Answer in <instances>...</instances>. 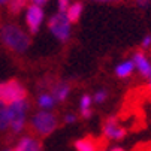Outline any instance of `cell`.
Segmentation results:
<instances>
[{
	"instance_id": "27",
	"label": "cell",
	"mask_w": 151,
	"mask_h": 151,
	"mask_svg": "<svg viewBox=\"0 0 151 151\" xmlns=\"http://www.w3.org/2000/svg\"><path fill=\"white\" fill-rule=\"evenodd\" d=\"M147 78H148V79L151 81V70H150V73H148V76H147Z\"/></svg>"
},
{
	"instance_id": "28",
	"label": "cell",
	"mask_w": 151,
	"mask_h": 151,
	"mask_svg": "<svg viewBox=\"0 0 151 151\" xmlns=\"http://www.w3.org/2000/svg\"><path fill=\"white\" fill-rule=\"evenodd\" d=\"M106 2H120V0H106Z\"/></svg>"
},
{
	"instance_id": "16",
	"label": "cell",
	"mask_w": 151,
	"mask_h": 151,
	"mask_svg": "<svg viewBox=\"0 0 151 151\" xmlns=\"http://www.w3.org/2000/svg\"><path fill=\"white\" fill-rule=\"evenodd\" d=\"M27 2L29 0H11L8 3V11L11 15H17L23 11L24 8H27Z\"/></svg>"
},
{
	"instance_id": "6",
	"label": "cell",
	"mask_w": 151,
	"mask_h": 151,
	"mask_svg": "<svg viewBox=\"0 0 151 151\" xmlns=\"http://www.w3.org/2000/svg\"><path fill=\"white\" fill-rule=\"evenodd\" d=\"M45 19V14H44V9L42 6H37V5H30L27 6V11H26V26L29 29V32L32 35H36L39 30H40V26Z\"/></svg>"
},
{
	"instance_id": "14",
	"label": "cell",
	"mask_w": 151,
	"mask_h": 151,
	"mask_svg": "<svg viewBox=\"0 0 151 151\" xmlns=\"http://www.w3.org/2000/svg\"><path fill=\"white\" fill-rule=\"evenodd\" d=\"M76 151H97V144L93 138H81L75 142Z\"/></svg>"
},
{
	"instance_id": "29",
	"label": "cell",
	"mask_w": 151,
	"mask_h": 151,
	"mask_svg": "<svg viewBox=\"0 0 151 151\" xmlns=\"http://www.w3.org/2000/svg\"><path fill=\"white\" fill-rule=\"evenodd\" d=\"M148 88H150V90H151V81H150V82H148Z\"/></svg>"
},
{
	"instance_id": "12",
	"label": "cell",
	"mask_w": 151,
	"mask_h": 151,
	"mask_svg": "<svg viewBox=\"0 0 151 151\" xmlns=\"http://www.w3.org/2000/svg\"><path fill=\"white\" fill-rule=\"evenodd\" d=\"M135 70V64H133V60H124L121 63L117 64L115 68V75L118 78H129Z\"/></svg>"
},
{
	"instance_id": "26",
	"label": "cell",
	"mask_w": 151,
	"mask_h": 151,
	"mask_svg": "<svg viewBox=\"0 0 151 151\" xmlns=\"http://www.w3.org/2000/svg\"><path fill=\"white\" fill-rule=\"evenodd\" d=\"M2 151H14V148H5V150H2Z\"/></svg>"
},
{
	"instance_id": "20",
	"label": "cell",
	"mask_w": 151,
	"mask_h": 151,
	"mask_svg": "<svg viewBox=\"0 0 151 151\" xmlns=\"http://www.w3.org/2000/svg\"><path fill=\"white\" fill-rule=\"evenodd\" d=\"M75 121H76V115L75 114L69 112V114L64 115V123H66V124H73Z\"/></svg>"
},
{
	"instance_id": "22",
	"label": "cell",
	"mask_w": 151,
	"mask_h": 151,
	"mask_svg": "<svg viewBox=\"0 0 151 151\" xmlns=\"http://www.w3.org/2000/svg\"><path fill=\"white\" fill-rule=\"evenodd\" d=\"M30 2H32V5L44 6V5H47V2H48V0H30Z\"/></svg>"
},
{
	"instance_id": "17",
	"label": "cell",
	"mask_w": 151,
	"mask_h": 151,
	"mask_svg": "<svg viewBox=\"0 0 151 151\" xmlns=\"http://www.w3.org/2000/svg\"><path fill=\"white\" fill-rule=\"evenodd\" d=\"M108 99V91L106 90H97L93 96V102L94 103H103Z\"/></svg>"
},
{
	"instance_id": "30",
	"label": "cell",
	"mask_w": 151,
	"mask_h": 151,
	"mask_svg": "<svg viewBox=\"0 0 151 151\" xmlns=\"http://www.w3.org/2000/svg\"><path fill=\"white\" fill-rule=\"evenodd\" d=\"M94 2H106V0H94Z\"/></svg>"
},
{
	"instance_id": "21",
	"label": "cell",
	"mask_w": 151,
	"mask_h": 151,
	"mask_svg": "<svg viewBox=\"0 0 151 151\" xmlns=\"http://www.w3.org/2000/svg\"><path fill=\"white\" fill-rule=\"evenodd\" d=\"M142 48H150L151 47V35H147L142 37V42H141Z\"/></svg>"
},
{
	"instance_id": "4",
	"label": "cell",
	"mask_w": 151,
	"mask_h": 151,
	"mask_svg": "<svg viewBox=\"0 0 151 151\" xmlns=\"http://www.w3.org/2000/svg\"><path fill=\"white\" fill-rule=\"evenodd\" d=\"M48 30L58 42H68L72 32V23L69 21L66 12H57L48 21Z\"/></svg>"
},
{
	"instance_id": "1",
	"label": "cell",
	"mask_w": 151,
	"mask_h": 151,
	"mask_svg": "<svg viewBox=\"0 0 151 151\" xmlns=\"http://www.w3.org/2000/svg\"><path fill=\"white\" fill-rule=\"evenodd\" d=\"M0 40L11 52L15 54H24L32 44L30 35L14 23H8L2 26V29H0Z\"/></svg>"
},
{
	"instance_id": "3",
	"label": "cell",
	"mask_w": 151,
	"mask_h": 151,
	"mask_svg": "<svg viewBox=\"0 0 151 151\" xmlns=\"http://www.w3.org/2000/svg\"><path fill=\"white\" fill-rule=\"evenodd\" d=\"M27 99V88L18 79H9L0 82V102L5 105H12L19 100Z\"/></svg>"
},
{
	"instance_id": "9",
	"label": "cell",
	"mask_w": 151,
	"mask_h": 151,
	"mask_svg": "<svg viewBox=\"0 0 151 151\" xmlns=\"http://www.w3.org/2000/svg\"><path fill=\"white\" fill-rule=\"evenodd\" d=\"M132 60H133V64H135V70H138L142 76H148V73L151 70V63L145 57V54L141 52V51H136L133 54Z\"/></svg>"
},
{
	"instance_id": "11",
	"label": "cell",
	"mask_w": 151,
	"mask_h": 151,
	"mask_svg": "<svg viewBox=\"0 0 151 151\" xmlns=\"http://www.w3.org/2000/svg\"><path fill=\"white\" fill-rule=\"evenodd\" d=\"M55 99L52 97L51 93H40L37 96V106L40 108V111H52L55 106Z\"/></svg>"
},
{
	"instance_id": "7",
	"label": "cell",
	"mask_w": 151,
	"mask_h": 151,
	"mask_svg": "<svg viewBox=\"0 0 151 151\" xmlns=\"http://www.w3.org/2000/svg\"><path fill=\"white\" fill-rule=\"evenodd\" d=\"M127 130L118 124V120L115 117H109L105 124H103V135L108 139H112V141H121L126 136Z\"/></svg>"
},
{
	"instance_id": "25",
	"label": "cell",
	"mask_w": 151,
	"mask_h": 151,
	"mask_svg": "<svg viewBox=\"0 0 151 151\" xmlns=\"http://www.w3.org/2000/svg\"><path fill=\"white\" fill-rule=\"evenodd\" d=\"M11 2V0H0V6H3V5H8Z\"/></svg>"
},
{
	"instance_id": "18",
	"label": "cell",
	"mask_w": 151,
	"mask_h": 151,
	"mask_svg": "<svg viewBox=\"0 0 151 151\" xmlns=\"http://www.w3.org/2000/svg\"><path fill=\"white\" fill-rule=\"evenodd\" d=\"M26 151H42V145L37 139H32V142L29 144V147L26 148Z\"/></svg>"
},
{
	"instance_id": "13",
	"label": "cell",
	"mask_w": 151,
	"mask_h": 151,
	"mask_svg": "<svg viewBox=\"0 0 151 151\" xmlns=\"http://www.w3.org/2000/svg\"><path fill=\"white\" fill-rule=\"evenodd\" d=\"M82 9H84V6H82L81 2L70 3V6L66 11V15H68V18H69V21H70L72 24H75V23H78V21H79V18L82 15Z\"/></svg>"
},
{
	"instance_id": "8",
	"label": "cell",
	"mask_w": 151,
	"mask_h": 151,
	"mask_svg": "<svg viewBox=\"0 0 151 151\" xmlns=\"http://www.w3.org/2000/svg\"><path fill=\"white\" fill-rule=\"evenodd\" d=\"M50 93L52 94L55 102H66L70 94V84L66 81H57L55 84H52Z\"/></svg>"
},
{
	"instance_id": "15",
	"label": "cell",
	"mask_w": 151,
	"mask_h": 151,
	"mask_svg": "<svg viewBox=\"0 0 151 151\" xmlns=\"http://www.w3.org/2000/svg\"><path fill=\"white\" fill-rule=\"evenodd\" d=\"M9 129V111L8 105L0 102V132H5Z\"/></svg>"
},
{
	"instance_id": "19",
	"label": "cell",
	"mask_w": 151,
	"mask_h": 151,
	"mask_svg": "<svg viewBox=\"0 0 151 151\" xmlns=\"http://www.w3.org/2000/svg\"><path fill=\"white\" fill-rule=\"evenodd\" d=\"M69 6H70V0H58V11L60 12H66Z\"/></svg>"
},
{
	"instance_id": "24",
	"label": "cell",
	"mask_w": 151,
	"mask_h": 151,
	"mask_svg": "<svg viewBox=\"0 0 151 151\" xmlns=\"http://www.w3.org/2000/svg\"><path fill=\"white\" fill-rule=\"evenodd\" d=\"M109 151H126L124 148H121V147H114V148H111Z\"/></svg>"
},
{
	"instance_id": "23",
	"label": "cell",
	"mask_w": 151,
	"mask_h": 151,
	"mask_svg": "<svg viewBox=\"0 0 151 151\" xmlns=\"http://www.w3.org/2000/svg\"><path fill=\"white\" fill-rule=\"evenodd\" d=\"M138 5L142 6V8H145V6L148 5V0H138Z\"/></svg>"
},
{
	"instance_id": "2",
	"label": "cell",
	"mask_w": 151,
	"mask_h": 151,
	"mask_svg": "<svg viewBox=\"0 0 151 151\" xmlns=\"http://www.w3.org/2000/svg\"><path fill=\"white\" fill-rule=\"evenodd\" d=\"M30 126L37 136H50L58 127V118L52 111H39L32 117Z\"/></svg>"
},
{
	"instance_id": "10",
	"label": "cell",
	"mask_w": 151,
	"mask_h": 151,
	"mask_svg": "<svg viewBox=\"0 0 151 151\" xmlns=\"http://www.w3.org/2000/svg\"><path fill=\"white\" fill-rule=\"evenodd\" d=\"M93 103L94 102H93V97L90 94L81 96V99H79V112H81V117L84 120L91 118V115H93V109H91Z\"/></svg>"
},
{
	"instance_id": "5",
	"label": "cell",
	"mask_w": 151,
	"mask_h": 151,
	"mask_svg": "<svg viewBox=\"0 0 151 151\" xmlns=\"http://www.w3.org/2000/svg\"><path fill=\"white\" fill-rule=\"evenodd\" d=\"M8 111H9V129L14 133H21L26 127L27 114H29L27 99L8 105Z\"/></svg>"
}]
</instances>
